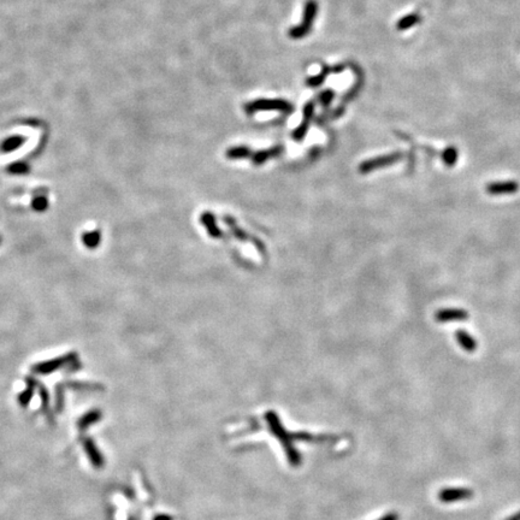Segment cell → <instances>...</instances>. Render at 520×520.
<instances>
[{"mask_svg": "<svg viewBox=\"0 0 520 520\" xmlns=\"http://www.w3.org/2000/svg\"><path fill=\"white\" fill-rule=\"evenodd\" d=\"M245 110L248 115L254 114L256 111H282L291 112L293 105L282 99H256V100L248 102L245 106Z\"/></svg>", "mask_w": 520, "mask_h": 520, "instance_id": "cell-1", "label": "cell"}, {"mask_svg": "<svg viewBox=\"0 0 520 520\" xmlns=\"http://www.w3.org/2000/svg\"><path fill=\"white\" fill-rule=\"evenodd\" d=\"M76 359H77V356L75 353H70V354L60 356V358L51 359V360L39 362V364L34 365L33 367H31V371H33L34 374H38V375L52 374V372L64 367L65 365L71 364V362L75 361Z\"/></svg>", "mask_w": 520, "mask_h": 520, "instance_id": "cell-2", "label": "cell"}, {"mask_svg": "<svg viewBox=\"0 0 520 520\" xmlns=\"http://www.w3.org/2000/svg\"><path fill=\"white\" fill-rule=\"evenodd\" d=\"M438 500L443 503L458 502L460 500H467L473 496V491L467 488H444L439 490Z\"/></svg>", "mask_w": 520, "mask_h": 520, "instance_id": "cell-3", "label": "cell"}, {"mask_svg": "<svg viewBox=\"0 0 520 520\" xmlns=\"http://www.w3.org/2000/svg\"><path fill=\"white\" fill-rule=\"evenodd\" d=\"M520 185L515 181L493 182L487 185V193L490 195H509L519 191Z\"/></svg>", "mask_w": 520, "mask_h": 520, "instance_id": "cell-4", "label": "cell"}, {"mask_svg": "<svg viewBox=\"0 0 520 520\" xmlns=\"http://www.w3.org/2000/svg\"><path fill=\"white\" fill-rule=\"evenodd\" d=\"M468 313L461 308H447V310H439L435 314V319L438 323H448V322H461V320H467Z\"/></svg>", "mask_w": 520, "mask_h": 520, "instance_id": "cell-5", "label": "cell"}, {"mask_svg": "<svg viewBox=\"0 0 520 520\" xmlns=\"http://www.w3.org/2000/svg\"><path fill=\"white\" fill-rule=\"evenodd\" d=\"M400 159H401L400 153L390 154V156H384V157H378V158H375V159L368 160V162H365L360 166V170L362 172H367V171H371V170L380 169V168H383V166L390 165V164L399 162Z\"/></svg>", "mask_w": 520, "mask_h": 520, "instance_id": "cell-6", "label": "cell"}, {"mask_svg": "<svg viewBox=\"0 0 520 520\" xmlns=\"http://www.w3.org/2000/svg\"><path fill=\"white\" fill-rule=\"evenodd\" d=\"M83 447H85L87 457L89 458L93 466L101 467L104 465V458H102L100 451L96 448L95 443L91 438H87L83 441Z\"/></svg>", "mask_w": 520, "mask_h": 520, "instance_id": "cell-7", "label": "cell"}, {"mask_svg": "<svg viewBox=\"0 0 520 520\" xmlns=\"http://www.w3.org/2000/svg\"><path fill=\"white\" fill-rule=\"evenodd\" d=\"M455 337H457V341L459 345L464 351L468 353H473L477 349V341L472 337L470 333L464 331V330H459L455 333Z\"/></svg>", "mask_w": 520, "mask_h": 520, "instance_id": "cell-8", "label": "cell"}, {"mask_svg": "<svg viewBox=\"0 0 520 520\" xmlns=\"http://www.w3.org/2000/svg\"><path fill=\"white\" fill-rule=\"evenodd\" d=\"M25 141H27V139L22 136V135H14V136H10L3 141L2 144H0V150L4 153L14 152V151L18 150L19 147L23 146Z\"/></svg>", "mask_w": 520, "mask_h": 520, "instance_id": "cell-9", "label": "cell"}, {"mask_svg": "<svg viewBox=\"0 0 520 520\" xmlns=\"http://www.w3.org/2000/svg\"><path fill=\"white\" fill-rule=\"evenodd\" d=\"M318 12V4L316 0H307L304 8L303 15V23L312 27L314 18H316Z\"/></svg>", "mask_w": 520, "mask_h": 520, "instance_id": "cell-10", "label": "cell"}, {"mask_svg": "<svg viewBox=\"0 0 520 520\" xmlns=\"http://www.w3.org/2000/svg\"><path fill=\"white\" fill-rule=\"evenodd\" d=\"M100 419H101L100 411L93 410V411H91V412L86 413L85 416L81 417V419L79 420V428L81 430H86V429H88L91 425H93L94 423H98Z\"/></svg>", "mask_w": 520, "mask_h": 520, "instance_id": "cell-11", "label": "cell"}, {"mask_svg": "<svg viewBox=\"0 0 520 520\" xmlns=\"http://www.w3.org/2000/svg\"><path fill=\"white\" fill-rule=\"evenodd\" d=\"M100 241H101V234L99 230L88 231V233H85L82 235L83 245L91 249L96 248V247L100 245Z\"/></svg>", "mask_w": 520, "mask_h": 520, "instance_id": "cell-12", "label": "cell"}, {"mask_svg": "<svg viewBox=\"0 0 520 520\" xmlns=\"http://www.w3.org/2000/svg\"><path fill=\"white\" fill-rule=\"evenodd\" d=\"M311 29H312V27H310V25L301 23V24L295 25V27H291L290 29H289L288 35L291 39H294V40H299V39H303L306 36V35L310 34Z\"/></svg>", "mask_w": 520, "mask_h": 520, "instance_id": "cell-13", "label": "cell"}, {"mask_svg": "<svg viewBox=\"0 0 520 520\" xmlns=\"http://www.w3.org/2000/svg\"><path fill=\"white\" fill-rule=\"evenodd\" d=\"M27 382H28L27 389H25L23 393L19 394V396H18V402L21 403V406H23V407H27L29 401L33 399L34 388H35V383L33 380H27Z\"/></svg>", "mask_w": 520, "mask_h": 520, "instance_id": "cell-14", "label": "cell"}, {"mask_svg": "<svg viewBox=\"0 0 520 520\" xmlns=\"http://www.w3.org/2000/svg\"><path fill=\"white\" fill-rule=\"evenodd\" d=\"M6 170L12 175H25L30 171V166L25 162H15L10 164Z\"/></svg>", "mask_w": 520, "mask_h": 520, "instance_id": "cell-15", "label": "cell"}, {"mask_svg": "<svg viewBox=\"0 0 520 520\" xmlns=\"http://www.w3.org/2000/svg\"><path fill=\"white\" fill-rule=\"evenodd\" d=\"M329 71H330L329 67L325 66L323 69V71L319 73V75H314L312 77H310V79H307L306 85L310 86V87H312V88H314V87L320 86L324 81H325V79H326V76H327V73H329Z\"/></svg>", "mask_w": 520, "mask_h": 520, "instance_id": "cell-16", "label": "cell"}, {"mask_svg": "<svg viewBox=\"0 0 520 520\" xmlns=\"http://www.w3.org/2000/svg\"><path fill=\"white\" fill-rule=\"evenodd\" d=\"M248 156H249V150L245 146L234 147V148L228 151V157H229V158H233V159L246 158V157H248Z\"/></svg>", "mask_w": 520, "mask_h": 520, "instance_id": "cell-17", "label": "cell"}, {"mask_svg": "<svg viewBox=\"0 0 520 520\" xmlns=\"http://www.w3.org/2000/svg\"><path fill=\"white\" fill-rule=\"evenodd\" d=\"M308 127H310V121L308 120H305L303 121V123H301V125H299V127L295 129L294 131V139L295 140H303L305 137V135H306L307 130H308Z\"/></svg>", "mask_w": 520, "mask_h": 520, "instance_id": "cell-18", "label": "cell"}, {"mask_svg": "<svg viewBox=\"0 0 520 520\" xmlns=\"http://www.w3.org/2000/svg\"><path fill=\"white\" fill-rule=\"evenodd\" d=\"M31 206H33V208L35 211L38 212H44L47 210L48 207V201L47 199L45 197H38L35 198L33 200V204H31Z\"/></svg>", "mask_w": 520, "mask_h": 520, "instance_id": "cell-19", "label": "cell"}, {"mask_svg": "<svg viewBox=\"0 0 520 520\" xmlns=\"http://www.w3.org/2000/svg\"><path fill=\"white\" fill-rule=\"evenodd\" d=\"M333 96H335V93H333L331 89H327V91H324L323 93H320L319 102L324 106V107H326V106H329L330 102L332 101Z\"/></svg>", "mask_w": 520, "mask_h": 520, "instance_id": "cell-20", "label": "cell"}, {"mask_svg": "<svg viewBox=\"0 0 520 520\" xmlns=\"http://www.w3.org/2000/svg\"><path fill=\"white\" fill-rule=\"evenodd\" d=\"M457 158H458L457 151L453 150V148L448 150L447 152H445L444 156H443V160H444L445 164H447V165H449V166L454 165V163H455V160H457Z\"/></svg>", "mask_w": 520, "mask_h": 520, "instance_id": "cell-21", "label": "cell"}, {"mask_svg": "<svg viewBox=\"0 0 520 520\" xmlns=\"http://www.w3.org/2000/svg\"><path fill=\"white\" fill-rule=\"evenodd\" d=\"M313 111H314V102H312V101L307 102V104L305 105V107H304V118H305V120L311 121V118H312V116H313Z\"/></svg>", "mask_w": 520, "mask_h": 520, "instance_id": "cell-22", "label": "cell"}, {"mask_svg": "<svg viewBox=\"0 0 520 520\" xmlns=\"http://www.w3.org/2000/svg\"><path fill=\"white\" fill-rule=\"evenodd\" d=\"M381 520H397V514H388Z\"/></svg>", "mask_w": 520, "mask_h": 520, "instance_id": "cell-23", "label": "cell"}, {"mask_svg": "<svg viewBox=\"0 0 520 520\" xmlns=\"http://www.w3.org/2000/svg\"><path fill=\"white\" fill-rule=\"evenodd\" d=\"M506 520H520V510H519V512H516L515 514H513L512 516H509V518H507Z\"/></svg>", "mask_w": 520, "mask_h": 520, "instance_id": "cell-24", "label": "cell"}]
</instances>
